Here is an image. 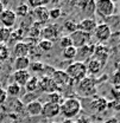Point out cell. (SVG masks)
I'll return each instance as SVG.
<instances>
[{"label":"cell","mask_w":120,"mask_h":123,"mask_svg":"<svg viewBox=\"0 0 120 123\" xmlns=\"http://www.w3.org/2000/svg\"><path fill=\"white\" fill-rule=\"evenodd\" d=\"M62 123H74V121L73 120H64Z\"/></svg>","instance_id":"obj_42"},{"label":"cell","mask_w":120,"mask_h":123,"mask_svg":"<svg viewBox=\"0 0 120 123\" xmlns=\"http://www.w3.org/2000/svg\"><path fill=\"white\" fill-rule=\"evenodd\" d=\"M63 101H64V98H63V95L61 92L55 91L51 92V93H48V102H50V103H55V104L61 105Z\"/></svg>","instance_id":"obj_24"},{"label":"cell","mask_w":120,"mask_h":123,"mask_svg":"<svg viewBox=\"0 0 120 123\" xmlns=\"http://www.w3.org/2000/svg\"><path fill=\"white\" fill-rule=\"evenodd\" d=\"M42 107H43V104L37 99V101L28 103L25 109L30 116H38V115H42Z\"/></svg>","instance_id":"obj_20"},{"label":"cell","mask_w":120,"mask_h":123,"mask_svg":"<svg viewBox=\"0 0 120 123\" xmlns=\"http://www.w3.org/2000/svg\"><path fill=\"white\" fill-rule=\"evenodd\" d=\"M4 10H5V5H4V2L0 1V14L4 12Z\"/></svg>","instance_id":"obj_41"},{"label":"cell","mask_w":120,"mask_h":123,"mask_svg":"<svg viewBox=\"0 0 120 123\" xmlns=\"http://www.w3.org/2000/svg\"><path fill=\"white\" fill-rule=\"evenodd\" d=\"M13 83L15 84H18L20 88H21V85H24L25 86V84L28 83V80L30 79V72L28 71V70H21V71H14L13 72Z\"/></svg>","instance_id":"obj_15"},{"label":"cell","mask_w":120,"mask_h":123,"mask_svg":"<svg viewBox=\"0 0 120 123\" xmlns=\"http://www.w3.org/2000/svg\"><path fill=\"white\" fill-rule=\"evenodd\" d=\"M33 14L37 18V21L41 24L46 23L50 18H49V8L46 6H42V7H37L33 10Z\"/></svg>","instance_id":"obj_18"},{"label":"cell","mask_w":120,"mask_h":123,"mask_svg":"<svg viewBox=\"0 0 120 123\" xmlns=\"http://www.w3.org/2000/svg\"><path fill=\"white\" fill-rule=\"evenodd\" d=\"M74 123H90V120L87 116H81L80 118H77L76 121H74Z\"/></svg>","instance_id":"obj_39"},{"label":"cell","mask_w":120,"mask_h":123,"mask_svg":"<svg viewBox=\"0 0 120 123\" xmlns=\"http://www.w3.org/2000/svg\"><path fill=\"white\" fill-rule=\"evenodd\" d=\"M94 50H95L94 44H87V45L82 46V47H78L77 51H76V58H78L77 62H81V63L86 64V62H88L90 57H93Z\"/></svg>","instance_id":"obj_9"},{"label":"cell","mask_w":120,"mask_h":123,"mask_svg":"<svg viewBox=\"0 0 120 123\" xmlns=\"http://www.w3.org/2000/svg\"><path fill=\"white\" fill-rule=\"evenodd\" d=\"M58 43H60V46L62 49H67V47H69V46H73V43H71V39H70V36H69V34L60 37Z\"/></svg>","instance_id":"obj_31"},{"label":"cell","mask_w":120,"mask_h":123,"mask_svg":"<svg viewBox=\"0 0 120 123\" xmlns=\"http://www.w3.org/2000/svg\"><path fill=\"white\" fill-rule=\"evenodd\" d=\"M76 92L83 97H89L96 95V80L94 77L87 76L83 78L82 80H80L78 83H76Z\"/></svg>","instance_id":"obj_3"},{"label":"cell","mask_w":120,"mask_h":123,"mask_svg":"<svg viewBox=\"0 0 120 123\" xmlns=\"http://www.w3.org/2000/svg\"><path fill=\"white\" fill-rule=\"evenodd\" d=\"M29 10H30V7H29V5L28 4H20V5H18L17 6V8L13 10L14 11V13L17 17H25V15L29 13Z\"/></svg>","instance_id":"obj_28"},{"label":"cell","mask_w":120,"mask_h":123,"mask_svg":"<svg viewBox=\"0 0 120 123\" xmlns=\"http://www.w3.org/2000/svg\"><path fill=\"white\" fill-rule=\"evenodd\" d=\"M118 71L120 72V63H119V66H118Z\"/></svg>","instance_id":"obj_43"},{"label":"cell","mask_w":120,"mask_h":123,"mask_svg":"<svg viewBox=\"0 0 120 123\" xmlns=\"http://www.w3.org/2000/svg\"><path fill=\"white\" fill-rule=\"evenodd\" d=\"M20 38H23V29H19V30L12 32L10 40H11V42H13V39H15V40H19Z\"/></svg>","instance_id":"obj_36"},{"label":"cell","mask_w":120,"mask_h":123,"mask_svg":"<svg viewBox=\"0 0 120 123\" xmlns=\"http://www.w3.org/2000/svg\"><path fill=\"white\" fill-rule=\"evenodd\" d=\"M63 30L65 32H68L69 34H71L73 32L77 31V23H75L73 19H67L64 23H63Z\"/></svg>","instance_id":"obj_26"},{"label":"cell","mask_w":120,"mask_h":123,"mask_svg":"<svg viewBox=\"0 0 120 123\" xmlns=\"http://www.w3.org/2000/svg\"><path fill=\"white\" fill-rule=\"evenodd\" d=\"M94 37L96 38L98 42L100 43H106L109 40V38L112 37V29L108 24L106 23H101V24H98L96 29L94 30Z\"/></svg>","instance_id":"obj_6"},{"label":"cell","mask_w":120,"mask_h":123,"mask_svg":"<svg viewBox=\"0 0 120 123\" xmlns=\"http://www.w3.org/2000/svg\"><path fill=\"white\" fill-rule=\"evenodd\" d=\"M6 99H7V93H6V91L2 88H0V104L5 103Z\"/></svg>","instance_id":"obj_37"},{"label":"cell","mask_w":120,"mask_h":123,"mask_svg":"<svg viewBox=\"0 0 120 123\" xmlns=\"http://www.w3.org/2000/svg\"><path fill=\"white\" fill-rule=\"evenodd\" d=\"M107 99L104 97H95L92 102H90V109L95 112H102L104 110L107 109Z\"/></svg>","instance_id":"obj_17"},{"label":"cell","mask_w":120,"mask_h":123,"mask_svg":"<svg viewBox=\"0 0 120 123\" xmlns=\"http://www.w3.org/2000/svg\"><path fill=\"white\" fill-rule=\"evenodd\" d=\"M50 123H58V122H50Z\"/></svg>","instance_id":"obj_44"},{"label":"cell","mask_w":120,"mask_h":123,"mask_svg":"<svg viewBox=\"0 0 120 123\" xmlns=\"http://www.w3.org/2000/svg\"><path fill=\"white\" fill-rule=\"evenodd\" d=\"M38 83H39V78L37 76H31L30 79L28 80V83L25 84V89L28 92H36L38 89Z\"/></svg>","instance_id":"obj_22"},{"label":"cell","mask_w":120,"mask_h":123,"mask_svg":"<svg viewBox=\"0 0 120 123\" xmlns=\"http://www.w3.org/2000/svg\"><path fill=\"white\" fill-rule=\"evenodd\" d=\"M51 79L54 80L57 88H64L67 85H70L71 83V79L64 70H55L51 75Z\"/></svg>","instance_id":"obj_8"},{"label":"cell","mask_w":120,"mask_h":123,"mask_svg":"<svg viewBox=\"0 0 120 123\" xmlns=\"http://www.w3.org/2000/svg\"><path fill=\"white\" fill-rule=\"evenodd\" d=\"M42 115L45 118H54L60 115V105L55 103L46 102L42 107Z\"/></svg>","instance_id":"obj_14"},{"label":"cell","mask_w":120,"mask_h":123,"mask_svg":"<svg viewBox=\"0 0 120 123\" xmlns=\"http://www.w3.org/2000/svg\"><path fill=\"white\" fill-rule=\"evenodd\" d=\"M82 110V103L78 98L69 97L65 98L60 105V114L64 117V120H73Z\"/></svg>","instance_id":"obj_1"},{"label":"cell","mask_w":120,"mask_h":123,"mask_svg":"<svg viewBox=\"0 0 120 123\" xmlns=\"http://www.w3.org/2000/svg\"><path fill=\"white\" fill-rule=\"evenodd\" d=\"M112 82H113L115 85H119V84H120V72H119V71H117V72L114 74Z\"/></svg>","instance_id":"obj_38"},{"label":"cell","mask_w":120,"mask_h":123,"mask_svg":"<svg viewBox=\"0 0 120 123\" xmlns=\"http://www.w3.org/2000/svg\"><path fill=\"white\" fill-rule=\"evenodd\" d=\"M64 71L67 72V75L71 79V82H75V83H78L80 80H82L83 78H86L88 76L86 64L77 61L69 64L67 70H64Z\"/></svg>","instance_id":"obj_2"},{"label":"cell","mask_w":120,"mask_h":123,"mask_svg":"<svg viewBox=\"0 0 120 123\" xmlns=\"http://www.w3.org/2000/svg\"><path fill=\"white\" fill-rule=\"evenodd\" d=\"M62 15V8L61 7H52L49 10V18L50 19H58Z\"/></svg>","instance_id":"obj_34"},{"label":"cell","mask_w":120,"mask_h":123,"mask_svg":"<svg viewBox=\"0 0 120 123\" xmlns=\"http://www.w3.org/2000/svg\"><path fill=\"white\" fill-rule=\"evenodd\" d=\"M105 123H119V121H118V118H115V117H111V118H108L107 121H105Z\"/></svg>","instance_id":"obj_40"},{"label":"cell","mask_w":120,"mask_h":123,"mask_svg":"<svg viewBox=\"0 0 120 123\" xmlns=\"http://www.w3.org/2000/svg\"><path fill=\"white\" fill-rule=\"evenodd\" d=\"M94 59L99 62L102 66H105L108 58H109V50L108 47L105 45H95V50H94V55H93Z\"/></svg>","instance_id":"obj_11"},{"label":"cell","mask_w":120,"mask_h":123,"mask_svg":"<svg viewBox=\"0 0 120 123\" xmlns=\"http://www.w3.org/2000/svg\"><path fill=\"white\" fill-rule=\"evenodd\" d=\"M70 36V39H71V43H73V46L78 49V47H82V46L89 44L90 42V37L92 34L89 33H86V32H82V31H75L73 32Z\"/></svg>","instance_id":"obj_7"},{"label":"cell","mask_w":120,"mask_h":123,"mask_svg":"<svg viewBox=\"0 0 120 123\" xmlns=\"http://www.w3.org/2000/svg\"><path fill=\"white\" fill-rule=\"evenodd\" d=\"M44 66H45L44 63H42V62H39V61H35V62H31L29 69H31L33 72H43Z\"/></svg>","instance_id":"obj_30"},{"label":"cell","mask_w":120,"mask_h":123,"mask_svg":"<svg viewBox=\"0 0 120 123\" xmlns=\"http://www.w3.org/2000/svg\"><path fill=\"white\" fill-rule=\"evenodd\" d=\"M38 89H41V91L45 92V93H51V92H55L58 90V88L56 86V84L51 79V77L48 76H43L42 78H39Z\"/></svg>","instance_id":"obj_12"},{"label":"cell","mask_w":120,"mask_h":123,"mask_svg":"<svg viewBox=\"0 0 120 123\" xmlns=\"http://www.w3.org/2000/svg\"><path fill=\"white\" fill-rule=\"evenodd\" d=\"M50 4V1L49 0H30L29 1V7H32L33 10L35 8H37V7H42V6H46V5H49Z\"/></svg>","instance_id":"obj_32"},{"label":"cell","mask_w":120,"mask_h":123,"mask_svg":"<svg viewBox=\"0 0 120 123\" xmlns=\"http://www.w3.org/2000/svg\"><path fill=\"white\" fill-rule=\"evenodd\" d=\"M60 33H61V26L57 24H49L44 26L41 31V37L42 39H46L49 42H55L57 39H60Z\"/></svg>","instance_id":"obj_5"},{"label":"cell","mask_w":120,"mask_h":123,"mask_svg":"<svg viewBox=\"0 0 120 123\" xmlns=\"http://www.w3.org/2000/svg\"><path fill=\"white\" fill-rule=\"evenodd\" d=\"M37 47L41 52H49L52 50L54 47V43L52 42H49L46 39H41L38 43H37Z\"/></svg>","instance_id":"obj_25"},{"label":"cell","mask_w":120,"mask_h":123,"mask_svg":"<svg viewBox=\"0 0 120 123\" xmlns=\"http://www.w3.org/2000/svg\"><path fill=\"white\" fill-rule=\"evenodd\" d=\"M86 68H87V74L92 76H95V75H98L101 70H102V65L99 63V62L96 61V59H94V58H92L89 61L87 62V64H86Z\"/></svg>","instance_id":"obj_19"},{"label":"cell","mask_w":120,"mask_h":123,"mask_svg":"<svg viewBox=\"0 0 120 123\" xmlns=\"http://www.w3.org/2000/svg\"><path fill=\"white\" fill-rule=\"evenodd\" d=\"M20 90H21V88L18 84L11 83V84L7 85V88H6L5 91L7 93V96H10V97H18L20 95Z\"/></svg>","instance_id":"obj_23"},{"label":"cell","mask_w":120,"mask_h":123,"mask_svg":"<svg viewBox=\"0 0 120 123\" xmlns=\"http://www.w3.org/2000/svg\"><path fill=\"white\" fill-rule=\"evenodd\" d=\"M96 26H98V23L94 18H85L77 24V30L92 34L96 29Z\"/></svg>","instance_id":"obj_13"},{"label":"cell","mask_w":120,"mask_h":123,"mask_svg":"<svg viewBox=\"0 0 120 123\" xmlns=\"http://www.w3.org/2000/svg\"><path fill=\"white\" fill-rule=\"evenodd\" d=\"M0 21H1L4 27L12 29L17 21V15H15L14 11L11 8H5L4 12L0 14Z\"/></svg>","instance_id":"obj_10"},{"label":"cell","mask_w":120,"mask_h":123,"mask_svg":"<svg viewBox=\"0 0 120 123\" xmlns=\"http://www.w3.org/2000/svg\"><path fill=\"white\" fill-rule=\"evenodd\" d=\"M8 57H10V50H8V47L5 45V44L0 43V62L7 59Z\"/></svg>","instance_id":"obj_33"},{"label":"cell","mask_w":120,"mask_h":123,"mask_svg":"<svg viewBox=\"0 0 120 123\" xmlns=\"http://www.w3.org/2000/svg\"><path fill=\"white\" fill-rule=\"evenodd\" d=\"M76 51H77L76 47L69 46V47H67V49H63L62 55H63V57H64L65 59H74V58H76Z\"/></svg>","instance_id":"obj_29"},{"label":"cell","mask_w":120,"mask_h":123,"mask_svg":"<svg viewBox=\"0 0 120 123\" xmlns=\"http://www.w3.org/2000/svg\"><path fill=\"white\" fill-rule=\"evenodd\" d=\"M11 34H12V30L11 29H7V27L1 26L0 27V43L5 44V43L10 42Z\"/></svg>","instance_id":"obj_27"},{"label":"cell","mask_w":120,"mask_h":123,"mask_svg":"<svg viewBox=\"0 0 120 123\" xmlns=\"http://www.w3.org/2000/svg\"><path fill=\"white\" fill-rule=\"evenodd\" d=\"M37 97H38V95H37L36 92H28V93L24 96L23 102H24L25 104H28V103H30V102L37 101Z\"/></svg>","instance_id":"obj_35"},{"label":"cell","mask_w":120,"mask_h":123,"mask_svg":"<svg viewBox=\"0 0 120 123\" xmlns=\"http://www.w3.org/2000/svg\"><path fill=\"white\" fill-rule=\"evenodd\" d=\"M31 61L29 57H19L15 58L13 63V68L15 71H21V70H28L30 68Z\"/></svg>","instance_id":"obj_21"},{"label":"cell","mask_w":120,"mask_h":123,"mask_svg":"<svg viewBox=\"0 0 120 123\" xmlns=\"http://www.w3.org/2000/svg\"><path fill=\"white\" fill-rule=\"evenodd\" d=\"M13 56L15 58L19 57H29V46L28 43L24 42H18L13 46Z\"/></svg>","instance_id":"obj_16"},{"label":"cell","mask_w":120,"mask_h":123,"mask_svg":"<svg viewBox=\"0 0 120 123\" xmlns=\"http://www.w3.org/2000/svg\"><path fill=\"white\" fill-rule=\"evenodd\" d=\"M119 47H120V40H119Z\"/></svg>","instance_id":"obj_45"},{"label":"cell","mask_w":120,"mask_h":123,"mask_svg":"<svg viewBox=\"0 0 120 123\" xmlns=\"http://www.w3.org/2000/svg\"><path fill=\"white\" fill-rule=\"evenodd\" d=\"M95 12L102 18H108L115 13V2L112 0H99L95 2Z\"/></svg>","instance_id":"obj_4"}]
</instances>
